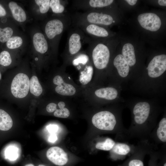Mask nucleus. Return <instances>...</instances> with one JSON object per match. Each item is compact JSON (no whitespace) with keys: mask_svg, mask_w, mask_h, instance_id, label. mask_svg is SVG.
I'll return each instance as SVG.
<instances>
[{"mask_svg":"<svg viewBox=\"0 0 166 166\" xmlns=\"http://www.w3.org/2000/svg\"><path fill=\"white\" fill-rule=\"evenodd\" d=\"M92 121L97 128L107 131H116L118 134L126 132L123 127L119 126L115 116L111 112L103 111L96 113L93 116Z\"/></svg>","mask_w":166,"mask_h":166,"instance_id":"nucleus-4","label":"nucleus"},{"mask_svg":"<svg viewBox=\"0 0 166 166\" xmlns=\"http://www.w3.org/2000/svg\"><path fill=\"white\" fill-rule=\"evenodd\" d=\"M115 143V142L113 139L108 138L104 141L97 143L95 147L101 150L109 151L112 149Z\"/></svg>","mask_w":166,"mask_h":166,"instance_id":"nucleus-26","label":"nucleus"},{"mask_svg":"<svg viewBox=\"0 0 166 166\" xmlns=\"http://www.w3.org/2000/svg\"><path fill=\"white\" fill-rule=\"evenodd\" d=\"M30 80L26 74L19 73L14 77L11 85V91L15 97L23 98L27 95L29 90Z\"/></svg>","mask_w":166,"mask_h":166,"instance_id":"nucleus-5","label":"nucleus"},{"mask_svg":"<svg viewBox=\"0 0 166 166\" xmlns=\"http://www.w3.org/2000/svg\"><path fill=\"white\" fill-rule=\"evenodd\" d=\"M17 28L15 25L3 28L0 27V42L6 43L11 37L18 34Z\"/></svg>","mask_w":166,"mask_h":166,"instance_id":"nucleus-23","label":"nucleus"},{"mask_svg":"<svg viewBox=\"0 0 166 166\" xmlns=\"http://www.w3.org/2000/svg\"><path fill=\"white\" fill-rule=\"evenodd\" d=\"M113 63L121 77H125L127 76L129 71V66L122 55H117L114 60Z\"/></svg>","mask_w":166,"mask_h":166,"instance_id":"nucleus-16","label":"nucleus"},{"mask_svg":"<svg viewBox=\"0 0 166 166\" xmlns=\"http://www.w3.org/2000/svg\"><path fill=\"white\" fill-rule=\"evenodd\" d=\"M46 128L50 133H55L57 131L58 127L56 125L50 124L46 127Z\"/></svg>","mask_w":166,"mask_h":166,"instance_id":"nucleus-31","label":"nucleus"},{"mask_svg":"<svg viewBox=\"0 0 166 166\" xmlns=\"http://www.w3.org/2000/svg\"><path fill=\"white\" fill-rule=\"evenodd\" d=\"M46 155L49 161L57 166H64L68 161L67 153L62 149L58 147L49 148L47 151Z\"/></svg>","mask_w":166,"mask_h":166,"instance_id":"nucleus-10","label":"nucleus"},{"mask_svg":"<svg viewBox=\"0 0 166 166\" xmlns=\"http://www.w3.org/2000/svg\"><path fill=\"white\" fill-rule=\"evenodd\" d=\"M25 166H34V165L32 164H26Z\"/></svg>","mask_w":166,"mask_h":166,"instance_id":"nucleus-38","label":"nucleus"},{"mask_svg":"<svg viewBox=\"0 0 166 166\" xmlns=\"http://www.w3.org/2000/svg\"><path fill=\"white\" fill-rule=\"evenodd\" d=\"M72 26L78 27L86 36L92 39L106 38L109 35L108 31L100 25L87 23H78Z\"/></svg>","mask_w":166,"mask_h":166,"instance_id":"nucleus-7","label":"nucleus"},{"mask_svg":"<svg viewBox=\"0 0 166 166\" xmlns=\"http://www.w3.org/2000/svg\"><path fill=\"white\" fill-rule=\"evenodd\" d=\"M57 109V105L54 103H49L46 107L47 111L49 113L53 112Z\"/></svg>","mask_w":166,"mask_h":166,"instance_id":"nucleus-32","label":"nucleus"},{"mask_svg":"<svg viewBox=\"0 0 166 166\" xmlns=\"http://www.w3.org/2000/svg\"><path fill=\"white\" fill-rule=\"evenodd\" d=\"M67 0H50V8L53 15H60L67 13L66 6Z\"/></svg>","mask_w":166,"mask_h":166,"instance_id":"nucleus-18","label":"nucleus"},{"mask_svg":"<svg viewBox=\"0 0 166 166\" xmlns=\"http://www.w3.org/2000/svg\"><path fill=\"white\" fill-rule=\"evenodd\" d=\"M122 52V55L129 65H134L136 62V59L133 45L130 43H126L123 47Z\"/></svg>","mask_w":166,"mask_h":166,"instance_id":"nucleus-17","label":"nucleus"},{"mask_svg":"<svg viewBox=\"0 0 166 166\" xmlns=\"http://www.w3.org/2000/svg\"><path fill=\"white\" fill-rule=\"evenodd\" d=\"M155 137L158 142L165 143L166 142V118H163L160 121L155 130Z\"/></svg>","mask_w":166,"mask_h":166,"instance_id":"nucleus-21","label":"nucleus"},{"mask_svg":"<svg viewBox=\"0 0 166 166\" xmlns=\"http://www.w3.org/2000/svg\"><path fill=\"white\" fill-rule=\"evenodd\" d=\"M93 68L91 65L86 66L84 70L81 72L79 77V81L83 85L88 84L91 81L93 74Z\"/></svg>","mask_w":166,"mask_h":166,"instance_id":"nucleus-25","label":"nucleus"},{"mask_svg":"<svg viewBox=\"0 0 166 166\" xmlns=\"http://www.w3.org/2000/svg\"><path fill=\"white\" fill-rule=\"evenodd\" d=\"M146 150L144 148L136 149L124 163L118 166H144V159Z\"/></svg>","mask_w":166,"mask_h":166,"instance_id":"nucleus-13","label":"nucleus"},{"mask_svg":"<svg viewBox=\"0 0 166 166\" xmlns=\"http://www.w3.org/2000/svg\"><path fill=\"white\" fill-rule=\"evenodd\" d=\"M73 27L69 30L64 51L65 61H69L79 53L83 45L88 44L90 39L79 27Z\"/></svg>","mask_w":166,"mask_h":166,"instance_id":"nucleus-2","label":"nucleus"},{"mask_svg":"<svg viewBox=\"0 0 166 166\" xmlns=\"http://www.w3.org/2000/svg\"><path fill=\"white\" fill-rule=\"evenodd\" d=\"M57 136L55 133H51L49 137L48 140L49 142L54 143L57 140Z\"/></svg>","mask_w":166,"mask_h":166,"instance_id":"nucleus-33","label":"nucleus"},{"mask_svg":"<svg viewBox=\"0 0 166 166\" xmlns=\"http://www.w3.org/2000/svg\"><path fill=\"white\" fill-rule=\"evenodd\" d=\"M112 158L115 160H121L132 151V148L129 145L123 143H116L112 149Z\"/></svg>","mask_w":166,"mask_h":166,"instance_id":"nucleus-14","label":"nucleus"},{"mask_svg":"<svg viewBox=\"0 0 166 166\" xmlns=\"http://www.w3.org/2000/svg\"><path fill=\"white\" fill-rule=\"evenodd\" d=\"M37 6V10L39 15L43 20L47 18V14L50 10V0H35L34 1Z\"/></svg>","mask_w":166,"mask_h":166,"instance_id":"nucleus-20","label":"nucleus"},{"mask_svg":"<svg viewBox=\"0 0 166 166\" xmlns=\"http://www.w3.org/2000/svg\"><path fill=\"white\" fill-rule=\"evenodd\" d=\"M1 78H2V74H1V73L0 72V80H1Z\"/></svg>","mask_w":166,"mask_h":166,"instance_id":"nucleus-40","label":"nucleus"},{"mask_svg":"<svg viewBox=\"0 0 166 166\" xmlns=\"http://www.w3.org/2000/svg\"><path fill=\"white\" fill-rule=\"evenodd\" d=\"M125 1L130 5L133 6L136 3L137 1L136 0H126Z\"/></svg>","mask_w":166,"mask_h":166,"instance_id":"nucleus-35","label":"nucleus"},{"mask_svg":"<svg viewBox=\"0 0 166 166\" xmlns=\"http://www.w3.org/2000/svg\"><path fill=\"white\" fill-rule=\"evenodd\" d=\"M54 84L57 85L55 88L56 92L58 94L66 96L74 95L76 93L75 88L72 85L65 83L63 78L60 75L55 76L53 79Z\"/></svg>","mask_w":166,"mask_h":166,"instance_id":"nucleus-12","label":"nucleus"},{"mask_svg":"<svg viewBox=\"0 0 166 166\" xmlns=\"http://www.w3.org/2000/svg\"><path fill=\"white\" fill-rule=\"evenodd\" d=\"M13 124V121L10 115L3 110L0 109V130H8Z\"/></svg>","mask_w":166,"mask_h":166,"instance_id":"nucleus-22","label":"nucleus"},{"mask_svg":"<svg viewBox=\"0 0 166 166\" xmlns=\"http://www.w3.org/2000/svg\"><path fill=\"white\" fill-rule=\"evenodd\" d=\"M141 26L144 29L151 31H156L160 28L161 22L156 14L151 13L141 14L137 18Z\"/></svg>","mask_w":166,"mask_h":166,"instance_id":"nucleus-8","label":"nucleus"},{"mask_svg":"<svg viewBox=\"0 0 166 166\" xmlns=\"http://www.w3.org/2000/svg\"><path fill=\"white\" fill-rule=\"evenodd\" d=\"M148 74L152 78L161 75L166 70V55L161 54L154 57L147 68Z\"/></svg>","mask_w":166,"mask_h":166,"instance_id":"nucleus-9","label":"nucleus"},{"mask_svg":"<svg viewBox=\"0 0 166 166\" xmlns=\"http://www.w3.org/2000/svg\"><path fill=\"white\" fill-rule=\"evenodd\" d=\"M14 20L16 23L23 24L27 21V16L24 9L16 2H10L8 4Z\"/></svg>","mask_w":166,"mask_h":166,"instance_id":"nucleus-11","label":"nucleus"},{"mask_svg":"<svg viewBox=\"0 0 166 166\" xmlns=\"http://www.w3.org/2000/svg\"><path fill=\"white\" fill-rule=\"evenodd\" d=\"M65 103L63 101H60L58 104L59 109H62L65 107Z\"/></svg>","mask_w":166,"mask_h":166,"instance_id":"nucleus-37","label":"nucleus"},{"mask_svg":"<svg viewBox=\"0 0 166 166\" xmlns=\"http://www.w3.org/2000/svg\"><path fill=\"white\" fill-rule=\"evenodd\" d=\"M113 2V0H75L72 1V5L76 9L85 12L107 7Z\"/></svg>","mask_w":166,"mask_h":166,"instance_id":"nucleus-6","label":"nucleus"},{"mask_svg":"<svg viewBox=\"0 0 166 166\" xmlns=\"http://www.w3.org/2000/svg\"><path fill=\"white\" fill-rule=\"evenodd\" d=\"M29 89L31 93L36 96H39L42 92V87L35 76H33L30 80Z\"/></svg>","mask_w":166,"mask_h":166,"instance_id":"nucleus-24","label":"nucleus"},{"mask_svg":"<svg viewBox=\"0 0 166 166\" xmlns=\"http://www.w3.org/2000/svg\"><path fill=\"white\" fill-rule=\"evenodd\" d=\"M12 59L10 53L3 50L0 53V65L4 66H7L11 65Z\"/></svg>","mask_w":166,"mask_h":166,"instance_id":"nucleus-27","label":"nucleus"},{"mask_svg":"<svg viewBox=\"0 0 166 166\" xmlns=\"http://www.w3.org/2000/svg\"><path fill=\"white\" fill-rule=\"evenodd\" d=\"M6 14V12L3 7L0 4V17H4Z\"/></svg>","mask_w":166,"mask_h":166,"instance_id":"nucleus-34","label":"nucleus"},{"mask_svg":"<svg viewBox=\"0 0 166 166\" xmlns=\"http://www.w3.org/2000/svg\"><path fill=\"white\" fill-rule=\"evenodd\" d=\"M149 162L148 166H159L157 163L158 156L155 154H152Z\"/></svg>","mask_w":166,"mask_h":166,"instance_id":"nucleus-30","label":"nucleus"},{"mask_svg":"<svg viewBox=\"0 0 166 166\" xmlns=\"http://www.w3.org/2000/svg\"><path fill=\"white\" fill-rule=\"evenodd\" d=\"M88 44L87 51L95 67L98 69L106 68L110 57L109 47L103 43L97 42L90 38Z\"/></svg>","mask_w":166,"mask_h":166,"instance_id":"nucleus-3","label":"nucleus"},{"mask_svg":"<svg viewBox=\"0 0 166 166\" xmlns=\"http://www.w3.org/2000/svg\"><path fill=\"white\" fill-rule=\"evenodd\" d=\"M6 43L7 48L15 50L23 48L26 44V40L23 35L18 33L11 37Z\"/></svg>","mask_w":166,"mask_h":166,"instance_id":"nucleus-15","label":"nucleus"},{"mask_svg":"<svg viewBox=\"0 0 166 166\" xmlns=\"http://www.w3.org/2000/svg\"><path fill=\"white\" fill-rule=\"evenodd\" d=\"M158 2L159 4L161 6H166L165 0H159Z\"/></svg>","mask_w":166,"mask_h":166,"instance_id":"nucleus-36","label":"nucleus"},{"mask_svg":"<svg viewBox=\"0 0 166 166\" xmlns=\"http://www.w3.org/2000/svg\"><path fill=\"white\" fill-rule=\"evenodd\" d=\"M54 116L56 117L66 118L68 117L70 115L69 110L66 108L57 109L53 113Z\"/></svg>","mask_w":166,"mask_h":166,"instance_id":"nucleus-29","label":"nucleus"},{"mask_svg":"<svg viewBox=\"0 0 166 166\" xmlns=\"http://www.w3.org/2000/svg\"><path fill=\"white\" fill-rule=\"evenodd\" d=\"M18 150L13 146L8 147L5 151L6 157L10 160H16L18 157Z\"/></svg>","mask_w":166,"mask_h":166,"instance_id":"nucleus-28","label":"nucleus"},{"mask_svg":"<svg viewBox=\"0 0 166 166\" xmlns=\"http://www.w3.org/2000/svg\"><path fill=\"white\" fill-rule=\"evenodd\" d=\"M95 94L97 97L108 100L115 99L118 95L117 89L113 87L102 88L96 90Z\"/></svg>","mask_w":166,"mask_h":166,"instance_id":"nucleus-19","label":"nucleus"},{"mask_svg":"<svg viewBox=\"0 0 166 166\" xmlns=\"http://www.w3.org/2000/svg\"><path fill=\"white\" fill-rule=\"evenodd\" d=\"M38 166H45L43 164H40L38 165Z\"/></svg>","mask_w":166,"mask_h":166,"instance_id":"nucleus-39","label":"nucleus"},{"mask_svg":"<svg viewBox=\"0 0 166 166\" xmlns=\"http://www.w3.org/2000/svg\"><path fill=\"white\" fill-rule=\"evenodd\" d=\"M72 25L70 14L68 12L48 17L43 20L41 30L47 40L53 53H56L63 33Z\"/></svg>","mask_w":166,"mask_h":166,"instance_id":"nucleus-1","label":"nucleus"}]
</instances>
